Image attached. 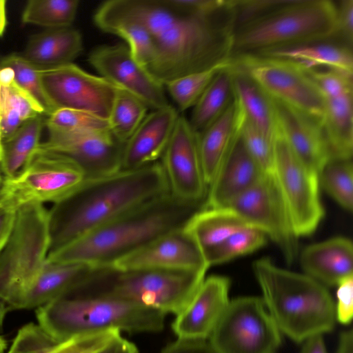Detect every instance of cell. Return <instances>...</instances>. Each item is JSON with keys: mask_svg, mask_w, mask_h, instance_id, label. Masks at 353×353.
Wrapping results in <instances>:
<instances>
[{"mask_svg": "<svg viewBox=\"0 0 353 353\" xmlns=\"http://www.w3.org/2000/svg\"><path fill=\"white\" fill-rule=\"evenodd\" d=\"M160 161L86 179L48 211L50 248L54 252L122 214L169 194Z\"/></svg>", "mask_w": 353, "mask_h": 353, "instance_id": "cell-2", "label": "cell"}, {"mask_svg": "<svg viewBox=\"0 0 353 353\" xmlns=\"http://www.w3.org/2000/svg\"><path fill=\"white\" fill-rule=\"evenodd\" d=\"M79 3L77 0H30L23 9L21 21L48 29L71 27Z\"/></svg>", "mask_w": 353, "mask_h": 353, "instance_id": "cell-35", "label": "cell"}, {"mask_svg": "<svg viewBox=\"0 0 353 353\" xmlns=\"http://www.w3.org/2000/svg\"><path fill=\"white\" fill-rule=\"evenodd\" d=\"M272 174L297 237L310 235L324 216L318 173L294 154L276 128Z\"/></svg>", "mask_w": 353, "mask_h": 353, "instance_id": "cell-12", "label": "cell"}, {"mask_svg": "<svg viewBox=\"0 0 353 353\" xmlns=\"http://www.w3.org/2000/svg\"><path fill=\"white\" fill-rule=\"evenodd\" d=\"M267 236L259 229L248 227L241 230L212 248L203 256L206 266L223 263L262 248Z\"/></svg>", "mask_w": 353, "mask_h": 353, "instance_id": "cell-38", "label": "cell"}, {"mask_svg": "<svg viewBox=\"0 0 353 353\" xmlns=\"http://www.w3.org/2000/svg\"><path fill=\"white\" fill-rule=\"evenodd\" d=\"M49 248L48 210L39 203L20 205L12 232L0 251V299L9 309H16L42 270Z\"/></svg>", "mask_w": 353, "mask_h": 353, "instance_id": "cell-8", "label": "cell"}, {"mask_svg": "<svg viewBox=\"0 0 353 353\" xmlns=\"http://www.w3.org/2000/svg\"><path fill=\"white\" fill-rule=\"evenodd\" d=\"M1 153L2 150L0 151V163H1ZM3 185V176L1 170V165H0V201L1 199V192H2V188Z\"/></svg>", "mask_w": 353, "mask_h": 353, "instance_id": "cell-52", "label": "cell"}, {"mask_svg": "<svg viewBox=\"0 0 353 353\" xmlns=\"http://www.w3.org/2000/svg\"><path fill=\"white\" fill-rule=\"evenodd\" d=\"M0 92H1V86H0Z\"/></svg>", "mask_w": 353, "mask_h": 353, "instance_id": "cell-55", "label": "cell"}, {"mask_svg": "<svg viewBox=\"0 0 353 353\" xmlns=\"http://www.w3.org/2000/svg\"><path fill=\"white\" fill-rule=\"evenodd\" d=\"M245 115L234 98L225 112L199 134V146L208 186L241 136Z\"/></svg>", "mask_w": 353, "mask_h": 353, "instance_id": "cell-23", "label": "cell"}, {"mask_svg": "<svg viewBox=\"0 0 353 353\" xmlns=\"http://www.w3.org/2000/svg\"><path fill=\"white\" fill-rule=\"evenodd\" d=\"M299 353H327L322 335H314L305 339Z\"/></svg>", "mask_w": 353, "mask_h": 353, "instance_id": "cell-48", "label": "cell"}, {"mask_svg": "<svg viewBox=\"0 0 353 353\" xmlns=\"http://www.w3.org/2000/svg\"><path fill=\"white\" fill-rule=\"evenodd\" d=\"M300 262L306 274L323 285H337L353 276V245L343 236L334 237L306 247Z\"/></svg>", "mask_w": 353, "mask_h": 353, "instance_id": "cell-24", "label": "cell"}, {"mask_svg": "<svg viewBox=\"0 0 353 353\" xmlns=\"http://www.w3.org/2000/svg\"><path fill=\"white\" fill-rule=\"evenodd\" d=\"M272 100L276 130L298 158L319 173L331 158L321 125L303 113Z\"/></svg>", "mask_w": 353, "mask_h": 353, "instance_id": "cell-20", "label": "cell"}, {"mask_svg": "<svg viewBox=\"0 0 353 353\" xmlns=\"http://www.w3.org/2000/svg\"><path fill=\"white\" fill-rule=\"evenodd\" d=\"M2 66L13 71L15 83L33 98L45 114L48 115L52 112L41 83L38 67L18 54L6 57L2 61Z\"/></svg>", "mask_w": 353, "mask_h": 353, "instance_id": "cell-40", "label": "cell"}, {"mask_svg": "<svg viewBox=\"0 0 353 353\" xmlns=\"http://www.w3.org/2000/svg\"><path fill=\"white\" fill-rule=\"evenodd\" d=\"M208 339L215 353H276L281 344L280 330L256 296L230 301Z\"/></svg>", "mask_w": 353, "mask_h": 353, "instance_id": "cell-11", "label": "cell"}, {"mask_svg": "<svg viewBox=\"0 0 353 353\" xmlns=\"http://www.w3.org/2000/svg\"><path fill=\"white\" fill-rule=\"evenodd\" d=\"M205 201L187 202L170 193L137 206L48 254L46 261L112 267L156 239L184 228Z\"/></svg>", "mask_w": 353, "mask_h": 353, "instance_id": "cell-3", "label": "cell"}, {"mask_svg": "<svg viewBox=\"0 0 353 353\" xmlns=\"http://www.w3.org/2000/svg\"><path fill=\"white\" fill-rule=\"evenodd\" d=\"M170 193L187 202L205 201L208 186L203 170L199 133L179 116L160 159Z\"/></svg>", "mask_w": 353, "mask_h": 353, "instance_id": "cell-15", "label": "cell"}, {"mask_svg": "<svg viewBox=\"0 0 353 353\" xmlns=\"http://www.w3.org/2000/svg\"><path fill=\"white\" fill-rule=\"evenodd\" d=\"M82 49L81 35L71 26L32 35L21 55L38 68H50L72 63Z\"/></svg>", "mask_w": 353, "mask_h": 353, "instance_id": "cell-27", "label": "cell"}, {"mask_svg": "<svg viewBox=\"0 0 353 353\" xmlns=\"http://www.w3.org/2000/svg\"><path fill=\"white\" fill-rule=\"evenodd\" d=\"M123 143L110 131L64 134L48 133L39 148L62 154L74 162L86 179L108 176L121 170Z\"/></svg>", "mask_w": 353, "mask_h": 353, "instance_id": "cell-17", "label": "cell"}, {"mask_svg": "<svg viewBox=\"0 0 353 353\" xmlns=\"http://www.w3.org/2000/svg\"><path fill=\"white\" fill-rule=\"evenodd\" d=\"M337 34V5L334 1L279 0L234 28L232 57L330 40Z\"/></svg>", "mask_w": 353, "mask_h": 353, "instance_id": "cell-6", "label": "cell"}, {"mask_svg": "<svg viewBox=\"0 0 353 353\" xmlns=\"http://www.w3.org/2000/svg\"><path fill=\"white\" fill-rule=\"evenodd\" d=\"M304 70L325 100L353 94V74L330 68Z\"/></svg>", "mask_w": 353, "mask_h": 353, "instance_id": "cell-42", "label": "cell"}, {"mask_svg": "<svg viewBox=\"0 0 353 353\" xmlns=\"http://www.w3.org/2000/svg\"><path fill=\"white\" fill-rule=\"evenodd\" d=\"M232 65L221 71L193 107L189 122L199 134L217 119L234 99Z\"/></svg>", "mask_w": 353, "mask_h": 353, "instance_id": "cell-32", "label": "cell"}, {"mask_svg": "<svg viewBox=\"0 0 353 353\" xmlns=\"http://www.w3.org/2000/svg\"><path fill=\"white\" fill-rule=\"evenodd\" d=\"M95 270L82 263L46 261L16 309L39 307L72 290Z\"/></svg>", "mask_w": 353, "mask_h": 353, "instance_id": "cell-25", "label": "cell"}, {"mask_svg": "<svg viewBox=\"0 0 353 353\" xmlns=\"http://www.w3.org/2000/svg\"><path fill=\"white\" fill-rule=\"evenodd\" d=\"M17 209V208L10 202L0 201V251L12 232Z\"/></svg>", "mask_w": 353, "mask_h": 353, "instance_id": "cell-47", "label": "cell"}, {"mask_svg": "<svg viewBox=\"0 0 353 353\" xmlns=\"http://www.w3.org/2000/svg\"><path fill=\"white\" fill-rule=\"evenodd\" d=\"M57 344L41 326L30 323L19 330L7 353H49Z\"/></svg>", "mask_w": 353, "mask_h": 353, "instance_id": "cell-43", "label": "cell"}, {"mask_svg": "<svg viewBox=\"0 0 353 353\" xmlns=\"http://www.w3.org/2000/svg\"><path fill=\"white\" fill-rule=\"evenodd\" d=\"M49 353H139L117 330L81 335L57 344Z\"/></svg>", "mask_w": 353, "mask_h": 353, "instance_id": "cell-34", "label": "cell"}, {"mask_svg": "<svg viewBox=\"0 0 353 353\" xmlns=\"http://www.w3.org/2000/svg\"><path fill=\"white\" fill-rule=\"evenodd\" d=\"M331 40L276 48L254 54L289 61L303 69L324 67L353 74L352 47Z\"/></svg>", "mask_w": 353, "mask_h": 353, "instance_id": "cell-26", "label": "cell"}, {"mask_svg": "<svg viewBox=\"0 0 353 353\" xmlns=\"http://www.w3.org/2000/svg\"><path fill=\"white\" fill-rule=\"evenodd\" d=\"M148 109L140 99L118 88L108 120L111 133L125 144L145 119Z\"/></svg>", "mask_w": 353, "mask_h": 353, "instance_id": "cell-33", "label": "cell"}, {"mask_svg": "<svg viewBox=\"0 0 353 353\" xmlns=\"http://www.w3.org/2000/svg\"><path fill=\"white\" fill-rule=\"evenodd\" d=\"M232 86L234 98L245 118L265 134L274 138L276 120L272 99L247 73L234 66V63Z\"/></svg>", "mask_w": 353, "mask_h": 353, "instance_id": "cell-29", "label": "cell"}, {"mask_svg": "<svg viewBox=\"0 0 353 353\" xmlns=\"http://www.w3.org/2000/svg\"><path fill=\"white\" fill-rule=\"evenodd\" d=\"M272 99L312 118L322 126L326 100L306 71L296 63L254 54L232 57Z\"/></svg>", "mask_w": 353, "mask_h": 353, "instance_id": "cell-9", "label": "cell"}, {"mask_svg": "<svg viewBox=\"0 0 353 353\" xmlns=\"http://www.w3.org/2000/svg\"><path fill=\"white\" fill-rule=\"evenodd\" d=\"M253 272L281 332L300 343L334 329L335 305L324 285L307 274L281 268L268 258L255 261Z\"/></svg>", "mask_w": 353, "mask_h": 353, "instance_id": "cell-4", "label": "cell"}, {"mask_svg": "<svg viewBox=\"0 0 353 353\" xmlns=\"http://www.w3.org/2000/svg\"><path fill=\"white\" fill-rule=\"evenodd\" d=\"M86 180L82 170L69 158L38 147L17 175L3 179L1 200L17 208L28 203H57Z\"/></svg>", "mask_w": 353, "mask_h": 353, "instance_id": "cell-10", "label": "cell"}, {"mask_svg": "<svg viewBox=\"0 0 353 353\" xmlns=\"http://www.w3.org/2000/svg\"><path fill=\"white\" fill-rule=\"evenodd\" d=\"M337 286L336 318L341 323L349 324L353 315V276L342 281Z\"/></svg>", "mask_w": 353, "mask_h": 353, "instance_id": "cell-44", "label": "cell"}, {"mask_svg": "<svg viewBox=\"0 0 353 353\" xmlns=\"http://www.w3.org/2000/svg\"><path fill=\"white\" fill-rule=\"evenodd\" d=\"M2 150V140H1V130H0V151Z\"/></svg>", "mask_w": 353, "mask_h": 353, "instance_id": "cell-54", "label": "cell"}, {"mask_svg": "<svg viewBox=\"0 0 353 353\" xmlns=\"http://www.w3.org/2000/svg\"><path fill=\"white\" fill-rule=\"evenodd\" d=\"M353 94L326 100L322 128L331 158L350 159L353 154Z\"/></svg>", "mask_w": 353, "mask_h": 353, "instance_id": "cell-30", "label": "cell"}, {"mask_svg": "<svg viewBox=\"0 0 353 353\" xmlns=\"http://www.w3.org/2000/svg\"><path fill=\"white\" fill-rule=\"evenodd\" d=\"M336 353H353V333L351 329L340 334Z\"/></svg>", "mask_w": 353, "mask_h": 353, "instance_id": "cell-49", "label": "cell"}, {"mask_svg": "<svg viewBox=\"0 0 353 353\" xmlns=\"http://www.w3.org/2000/svg\"><path fill=\"white\" fill-rule=\"evenodd\" d=\"M39 73L52 112L72 109L108 120L118 90L108 81L72 63L39 68Z\"/></svg>", "mask_w": 353, "mask_h": 353, "instance_id": "cell-13", "label": "cell"}, {"mask_svg": "<svg viewBox=\"0 0 353 353\" xmlns=\"http://www.w3.org/2000/svg\"><path fill=\"white\" fill-rule=\"evenodd\" d=\"M111 268L203 272L208 269L199 248L183 228L156 239Z\"/></svg>", "mask_w": 353, "mask_h": 353, "instance_id": "cell-18", "label": "cell"}, {"mask_svg": "<svg viewBox=\"0 0 353 353\" xmlns=\"http://www.w3.org/2000/svg\"><path fill=\"white\" fill-rule=\"evenodd\" d=\"M228 207L235 210L250 226L271 239L288 264L294 261L298 254V237L294 232L272 174L264 173Z\"/></svg>", "mask_w": 353, "mask_h": 353, "instance_id": "cell-14", "label": "cell"}, {"mask_svg": "<svg viewBox=\"0 0 353 353\" xmlns=\"http://www.w3.org/2000/svg\"><path fill=\"white\" fill-rule=\"evenodd\" d=\"M241 139L263 172L271 174L275 155L274 137L267 136L245 118Z\"/></svg>", "mask_w": 353, "mask_h": 353, "instance_id": "cell-41", "label": "cell"}, {"mask_svg": "<svg viewBox=\"0 0 353 353\" xmlns=\"http://www.w3.org/2000/svg\"><path fill=\"white\" fill-rule=\"evenodd\" d=\"M179 114L168 105L153 110L125 143L121 170H134L160 161Z\"/></svg>", "mask_w": 353, "mask_h": 353, "instance_id": "cell-21", "label": "cell"}, {"mask_svg": "<svg viewBox=\"0 0 353 353\" xmlns=\"http://www.w3.org/2000/svg\"><path fill=\"white\" fill-rule=\"evenodd\" d=\"M39 325L57 343L110 330L157 332L165 314L156 309L110 296L72 292L37 307Z\"/></svg>", "mask_w": 353, "mask_h": 353, "instance_id": "cell-5", "label": "cell"}, {"mask_svg": "<svg viewBox=\"0 0 353 353\" xmlns=\"http://www.w3.org/2000/svg\"><path fill=\"white\" fill-rule=\"evenodd\" d=\"M7 344L6 341L0 336V353H4Z\"/></svg>", "mask_w": 353, "mask_h": 353, "instance_id": "cell-53", "label": "cell"}, {"mask_svg": "<svg viewBox=\"0 0 353 353\" xmlns=\"http://www.w3.org/2000/svg\"><path fill=\"white\" fill-rule=\"evenodd\" d=\"M161 353H215L206 340L177 339L165 346Z\"/></svg>", "mask_w": 353, "mask_h": 353, "instance_id": "cell-46", "label": "cell"}, {"mask_svg": "<svg viewBox=\"0 0 353 353\" xmlns=\"http://www.w3.org/2000/svg\"><path fill=\"white\" fill-rule=\"evenodd\" d=\"M119 10L150 34L147 70L162 85L232 57L234 13L230 0L210 10L207 0H117Z\"/></svg>", "mask_w": 353, "mask_h": 353, "instance_id": "cell-1", "label": "cell"}, {"mask_svg": "<svg viewBox=\"0 0 353 353\" xmlns=\"http://www.w3.org/2000/svg\"><path fill=\"white\" fill-rule=\"evenodd\" d=\"M230 287L228 277L205 278L190 303L172 323L177 339L207 340L230 303Z\"/></svg>", "mask_w": 353, "mask_h": 353, "instance_id": "cell-19", "label": "cell"}, {"mask_svg": "<svg viewBox=\"0 0 353 353\" xmlns=\"http://www.w3.org/2000/svg\"><path fill=\"white\" fill-rule=\"evenodd\" d=\"M232 65L231 57L209 68L170 81L164 86L179 109L185 111L193 108L214 78Z\"/></svg>", "mask_w": 353, "mask_h": 353, "instance_id": "cell-36", "label": "cell"}, {"mask_svg": "<svg viewBox=\"0 0 353 353\" xmlns=\"http://www.w3.org/2000/svg\"><path fill=\"white\" fill-rule=\"evenodd\" d=\"M263 174L240 136L208 186L204 208L228 207Z\"/></svg>", "mask_w": 353, "mask_h": 353, "instance_id": "cell-22", "label": "cell"}, {"mask_svg": "<svg viewBox=\"0 0 353 353\" xmlns=\"http://www.w3.org/2000/svg\"><path fill=\"white\" fill-rule=\"evenodd\" d=\"M6 24V1L0 0V37L3 34Z\"/></svg>", "mask_w": 353, "mask_h": 353, "instance_id": "cell-50", "label": "cell"}, {"mask_svg": "<svg viewBox=\"0 0 353 353\" xmlns=\"http://www.w3.org/2000/svg\"><path fill=\"white\" fill-rule=\"evenodd\" d=\"M250 226L230 207L203 208L188 221L184 230L203 256L234 233Z\"/></svg>", "mask_w": 353, "mask_h": 353, "instance_id": "cell-28", "label": "cell"}, {"mask_svg": "<svg viewBox=\"0 0 353 353\" xmlns=\"http://www.w3.org/2000/svg\"><path fill=\"white\" fill-rule=\"evenodd\" d=\"M338 34L352 47L353 39V0H342L337 5Z\"/></svg>", "mask_w": 353, "mask_h": 353, "instance_id": "cell-45", "label": "cell"}, {"mask_svg": "<svg viewBox=\"0 0 353 353\" xmlns=\"http://www.w3.org/2000/svg\"><path fill=\"white\" fill-rule=\"evenodd\" d=\"M319 185L343 208H353L352 159L330 158L318 173Z\"/></svg>", "mask_w": 353, "mask_h": 353, "instance_id": "cell-37", "label": "cell"}, {"mask_svg": "<svg viewBox=\"0 0 353 353\" xmlns=\"http://www.w3.org/2000/svg\"><path fill=\"white\" fill-rule=\"evenodd\" d=\"M8 309L6 303L0 299V333L2 332L4 318Z\"/></svg>", "mask_w": 353, "mask_h": 353, "instance_id": "cell-51", "label": "cell"}, {"mask_svg": "<svg viewBox=\"0 0 353 353\" xmlns=\"http://www.w3.org/2000/svg\"><path fill=\"white\" fill-rule=\"evenodd\" d=\"M45 125L42 117L29 119L8 139L2 142L1 170L3 179L14 177L28 165L38 148Z\"/></svg>", "mask_w": 353, "mask_h": 353, "instance_id": "cell-31", "label": "cell"}, {"mask_svg": "<svg viewBox=\"0 0 353 353\" xmlns=\"http://www.w3.org/2000/svg\"><path fill=\"white\" fill-rule=\"evenodd\" d=\"M88 61L100 77L134 94L149 108L156 110L170 105L164 85L134 58L127 45L97 47L90 52Z\"/></svg>", "mask_w": 353, "mask_h": 353, "instance_id": "cell-16", "label": "cell"}, {"mask_svg": "<svg viewBox=\"0 0 353 353\" xmlns=\"http://www.w3.org/2000/svg\"><path fill=\"white\" fill-rule=\"evenodd\" d=\"M48 133L79 134L110 131L108 121L90 113L72 109H58L45 120Z\"/></svg>", "mask_w": 353, "mask_h": 353, "instance_id": "cell-39", "label": "cell"}, {"mask_svg": "<svg viewBox=\"0 0 353 353\" xmlns=\"http://www.w3.org/2000/svg\"><path fill=\"white\" fill-rule=\"evenodd\" d=\"M205 273L99 268L71 292L85 296L114 297L156 309L165 314L177 315L190 303Z\"/></svg>", "mask_w": 353, "mask_h": 353, "instance_id": "cell-7", "label": "cell"}]
</instances>
